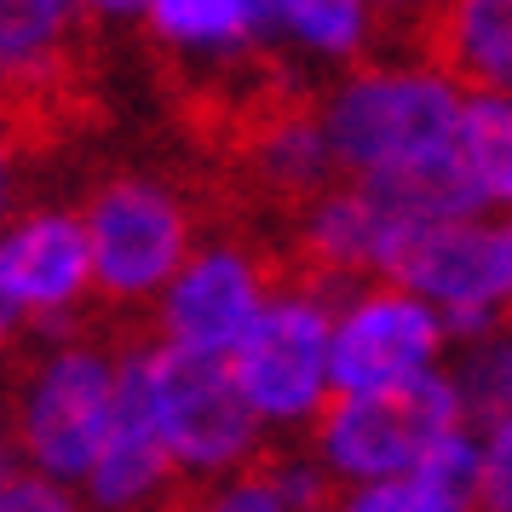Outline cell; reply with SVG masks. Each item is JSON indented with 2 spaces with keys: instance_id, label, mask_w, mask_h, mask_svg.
<instances>
[{
  "instance_id": "6da1fadb",
  "label": "cell",
  "mask_w": 512,
  "mask_h": 512,
  "mask_svg": "<svg viewBox=\"0 0 512 512\" xmlns=\"http://www.w3.org/2000/svg\"><path fill=\"white\" fill-rule=\"evenodd\" d=\"M127 357H133V374H139L144 409H150L167 455L185 472L190 489L265 461L271 432L259 426L248 392L236 386L231 357L190 351L173 346V340L133 346Z\"/></svg>"
},
{
  "instance_id": "7a4b0ae2",
  "label": "cell",
  "mask_w": 512,
  "mask_h": 512,
  "mask_svg": "<svg viewBox=\"0 0 512 512\" xmlns=\"http://www.w3.org/2000/svg\"><path fill=\"white\" fill-rule=\"evenodd\" d=\"M121 415V357L87 340H52L12 403V461L75 484L93 472Z\"/></svg>"
},
{
  "instance_id": "3957f363",
  "label": "cell",
  "mask_w": 512,
  "mask_h": 512,
  "mask_svg": "<svg viewBox=\"0 0 512 512\" xmlns=\"http://www.w3.org/2000/svg\"><path fill=\"white\" fill-rule=\"evenodd\" d=\"M461 426H472V420L455 392V374L438 369L409 386H386V392H340L323 409V420L305 432V443L334 472V484L351 489L415 472Z\"/></svg>"
},
{
  "instance_id": "277c9868",
  "label": "cell",
  "mask_w": 512,
  "mask_h": 512,
  "mask_svg": "<svg viewBox=\"0 0 512 512\" xmlns=\"http://www.w3.org/2000/svg\"><path fill=\"white\" fill-rule=\"evenodd\" d=\"M334 311L323 288H271L265 311L231 351L236 386L248 392L271 438L311 432L334 403Z\"/></svg>"
},
{
  "instance_id": "5b68a950",
  "label": "cell",
  "mask_w": 512,
  "mask_h": 512,
  "mask_svg": "<svg viewBox=\"0 0 512 512\" xmlns=\"http://www.w3.org/2000/svg\"><path fill=\"white\" fill-rule=\"evenodd\" d=\"M466 93L438 70H374L351 75L340 93L328 98L323 127L334 139V156L351 179L397 167L409 156L455 144Z\"/></svg>"
},
{
  "instance_id": "8992f818",
  "label": "cell",
  "mask_w": 512,
  "mask_h": 512,
  "mask_svg": "<svg viewBox=\"0 0 512 512\" xmlns=\"http://www.w3.org/2000/svg\"><path fill=\"white\" fill-rule=\"evenodd\" d=\"M455 334L432 300L403 282H357L334 311V392H386L449 369Z\"/></svg>"
},
{
  "instance_id": "52a82bcc",
  "label": "cell",
  "mask_w": 512,
  "mask_h": 512,
  "mask_svg": "<svg viewBox=\"0 0 512 512\" xmlns=\"http://www.w3.org/2000/svg\"><path fill=\"white\" fill-rule=\"evenodd\" d=\"M415 288L420 300L443 311V323L461 340H478L489 328L512 323V282H507V254H501V219H438V225H415L403 242L392 277Z\"/></svg>"
},
{
  "instance_id": "ba28073f",
  "label": "cell",
  "mask_w": 512,
  "mask_h": 512,
  "mask_svg": "<svg viewBox=\"0 0 512 512\" xmlns=\"http://www.w3.org/2000/svg\"><path fill=\"white\" fill-rule=\"evenodd\" d=\"M81 219H87V242H93V288L104 300H162V288L196 254L179 196L150 179L104 185Z\"/></svg>"
},
{
  "instance_id": "9c48e42d",
  "label": "cell",
  "mask_w": 512,
  "mask_h": 512,
  "mask_svg": "<svg viewBox=\"0 0 512 512\" xmlns=\"http://www.w3.org/2000/svg\"><path fill=\"white\" fill-rule=\"evenodd\" d=\"M93 288V242L87 219L41 208L12 219L0 236V323L35 328L47 340H70V311Z\"/></svg>"
},
{
  "instance_id": "30bf717a",
  "label": "cell",
  "mask_w": 512,
  "mask_h": 512,
  "mask_svg": "<svg viewBox=\"0 0 512 512\" xmlns=\"http://www.w3.org/2000/svg\"><path fill=\"white\" fill-rule=\"evenodd\" d=\"M265 300H271V288H265L259 259L231 248V242H208L162 288V300H156V340L231 357L242 346V334L254 328V317L265 311Z\"/></svg>"
},
{
  "instance_id": "8fae6325",
  "label": "cell",
  "mask_w": 512,
  "mask_h": 512,
  "mask_svg": "<svg viewBox=\"0 0 512 512\" xmlns=\"http://www.w3.org/2000/svg\"><path fill=\"white\" fill-rule=\"evenodd\" d=\"M185 489V472L173 466L156 420L144 409L133 357L121 351V415L104 455L81 478V501H87V512H179Z\"/></svg>"
},
{
  "instance_id": "7c38bea8",
  "label": "cell",
  "mask_w": 512,
  "mask_h": 512,
  "mask_svg": "<svg viewBox=\"0 0 512 512\" xmlns=\"http://www.w3.org/2000/svg\"><path fill=\"white\" fill-rule=\"evenodd\" d=\"M409 236H415V225L386 213L357 179L346 190L311 196V208L300 219L305 254L317 259L328 277H363V282L392 277V265H397Z\"/></svg>"
},
{
  "instance_id": "4fadbf2b",
  "label": "cell",
  "mask_w": 512,
  "mask_h": 512,
  "mask_svg": "<svg viewBox=\"0 0 512 512\" xmlns=\"http://www.w3.org/2000/svg\"><path fill=\"white\" fill-rule=\"evenodd\" d=\"M328 512H478V426H461L403 478L351 484Z\"/></svg>"
},
{
  "instance_id": "5bb4252c",
  "label": "cell",
  "mask_w": 512,
  "mask_h": 512,
  "mask_svg": "<svg viewBox=\"0 0 512 512\" xmlns=\"http://www.w3.org/2000/svg\"><path fill=\"white\" fill-rule=\"evenodd\" d=\"M357 185L369 190L374 202L409 225H438V219H478L489 208L484 185L472 179V167L461 162L455 144L443 150H426V156H409L397 167H380V173H363Z\"/></svg>"
},
{
  "instance_id": "9a60e30c",
  "label": "cell",
  "mask_w": 512,
  "mask_h": 512,
  "mask_svg": "<svg viewBox=\"0 0 512 512\" xmlns=\"http://www.w3.org/2000/svg\"><path fill=\"white\" fill-rule=\"evenodd\" d=\"M449 64L472 93H512V0L449 6Z\"/></svg>"
},
{
  "instance_id": "2e32d148",
  "label": "cell",
  "mask_w": 512,
  "mask_h": 512,
  "mask_svg": "<svg viewBox=\"0 0 512 512\" xmlns=\"http://www.w3.org/2000/svg\"><path fill=\"white\" fill-rule=\"evenodd\" d=\"M455 150L484 185L489 208L512 213V93H466Z\"/></svg>"
},
{
  "instance_id": "e0dca14e",
  "label": "cell",
  "mask_w": 512,
  "mask_h": 512,
  "mask_svg": "<svg viewBox=\"0 0 512 512\" xmlns=\"http://www.w3.org/2000/svg\"><path fill=\"white\" fill-rule=\"evenodd\" d=\"M259 173L271 179L277 190H288V196H323L328 179H334V167H340V156H334V139H328L323 121H277L271 133H265V144H259Z\"/></svg>"
},
{
  "instance_id": "ac0fdd59",
  "label": "cell",
  "mask_w": 512,
  "mask_h": 512,
  "mask_svg": "<svg viewBox=\"0 0 512 512\" xmlns=\"http://www.w3.org/2000/svg\"><path fill=\"white\" fill-rule=\"evenodd\" d=\"M150 29L185 52H236L259 35L248 0H150Z\"/></svg>"
},
{
  "instance_id": "d6986e66",
  "label": "cell",
  "mask_w": 512,
  "mask_h": 512,
  "mask_svg": "<svg viewBox=\"0 0 512 512\" xmlns=\"http://www.w3.org/2000/svg\"><path fill=\"white\" fill-rule=\"evenodd\" d=\"M449 374H455V392H461L472 426L512 415V323L489 328L478 340H461L449 357Z\"/></svg>"
},
{
  "instance_id": "ffe728a7",
  "label": "cell",
  "mask_w": 512,
  "mask_h": 512,
  "mask_svg": "<svg viewBox=\"0 0 512 512\" xmlns=\"http://www.w3.org/2000/svg\"><path fill=\"white\" fill-rule=\"evenodd\" d=\"M81 0H0V64L6 75L47 70L75 24Z\"/></svg>"
},
{
  "instance_id": "44dd1931",
  "label": "cell",
  "mask_w": 512,
  "mask_h": 512,
  "mask_svg": "<svg viewBox=\"0 0 512 512\" xmlns=\"http://www.w3.org/2000/svg\"><path fill=\"white\" fill-rule=\"evenodd\" d=\"M369 6L374 0H300L288 18V35L323 58H346L369 35Z\"/></svg>"
},
{
  "instance_id": "7402d4cb",
  "label": "cell",
  "mask_w": 512,
  "mask_h": 512,
  "mask_svg": "<svg viewBox=\"0 0 512 512\" xmlns=\"http://www.w3.org/2000/svg\"><path fill=\"white\" fill-rule=\"evenodd\" d=\"M179 512H294V507H288L282 484L271 478V466L254 461V466H242V472L213 478V484L185 489Z\"/></svg>"
},
{
  "instance_id": "603a6c76",
  "label": "cell",
  "mask_w": 512,
  "mask_h": 512,
  "mask_svg": "<svg viewBox=\"0 0 512 512\" xmlns=\"http://www.w3.org/2000/svg\"><path fill=\"white\" fill-rule=\"evenodd\" d=\"M265 466H271V478L282 484V495H288L294 512H328L340 501V484H334V472L317 461L311 443H305V449H265Z\"/></svg>"
},
{
  "instance_id": "cb8c5ba5",
  "label": "cell",
  "mask_w": 512,
  "mask_h": 512,
  "mask_svg": "<svg viewBox=\"0 0 512 512\" xmlns=\"http://www.w3.org/2000/svg\"><path fill=\"white\" fill-rule=\"evenodd\" d=\"M0 512H87L81 489L58 484L47 472H35L24 461H6L0 472Z\"/></svg>"
},
{
  "instance_id": "d4e9b609",
  "label": "cell",
  "mask_w": 512,
  "mask_h": 512,
  "mask_svg": "<svg viewBox=\"0 0 512 512\" xmlns=\"http://www.w3.org/2000/svg\"><path fill=\"white\" fill-rule=\"evenodd\" d=\"M478 512H512V415L478 426Z\"/></svg>"
},
{
  "instance_id": "484cf974",
  "label": "cell",
  "mask_w": 512,
  "mask_h": 512,
  "mask_svg": "<svg viewBox=\"0 0 512 512\" xmlns=\"http://www.w3.org/2000/svg\"><path fill=\"white\" fill-rule=\"evenodd\" d=\"M294 6L300 0H248V12H254V29L259 35H288V18H294Z\"/></svg>"
},
{
  "instance_id": "4316f807",
  "label": "cell",
  "mask_w": 512,
  "mask_h": 512,
  "mask_svg": "<svg viewBox=\"0 0 512 512\" xmlns=\"http://www.w3.org/2000/svg\"><path fill=\"white\" fill-rule=\"evenodd\" d=\"M98 18H150V0H81Z\"/></svg>"
},
{
  "instance_id": "83f0119b",
  "label": "cell",
  "mask_w": 512,
  "mask_h": 512,
  "mask_svg": "<svg viewBox=\"0 0 512 512\" xmlns=\"http://www.w3.org/2000/svg\"><path fill=\"white\" fill-rule=\"evenodd\" d=\"M374 6H415V0H374Z\"/></svg>"
}]
</instances>
